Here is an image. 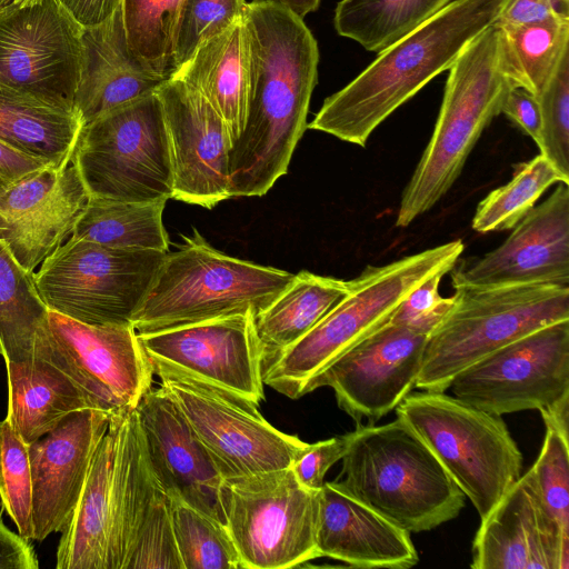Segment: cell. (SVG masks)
Listing matches in <instances>:
<instances>
[{"label":"cell","instance_id":"46","mask_svg":"<svg viewBox=\"0 0 569 569\" xmlns=\"http://www.w3.org/2000/svg\"><path fill=\"white\" fill-rule=\"evenodd\" d=\"M501 113L538 144L541 133V117L536 96L521 87H512L506 97Z\"/></svg>","mask_w":569,"mask_h":569},{"label":"cell","instance_id":"41","mask_svg":"<svg viewBox=\"0 0 569 569\" xmlns=\"http://www.w3.org/2000/svg\"><path fill=\"white\" fill-rule=\"evenodd\" d=\"M546 429L540 453L529 470L547 509L569 531V439Z\"/></svg>","mask_w":569,"mask_h":569},{"label":"cell","instance_id":"23","mask_svg":"<svg viewBox=\"0 0 569 569\" xmlns=\"http://www.w3.org/2000/svg\"><path fill=\"white\" fill-rule=\"evenodd\" d=\"M110 416L97 409L73 412L53 430L28 445L33 540L43 541L68 526Z\"/></svg>","mask_w":569,"mask_h":569},{"label":"cell","instance_id":"52","mask_svg":"<svg viewBox=\"0 0 569 569\" xmlns=\"http://www.w3.org/2000/svg\"><path fill=\"white\" fill-rule=\"evenodd\" d=\"M1 353H2V352H1V347H0V356H1Z\"/></svg>","mask_w":569,"mask_h":569},{"label":"cell","instance_id":"14","mask_svg":"<svg viewBox=\"0 0 569 569\" xmlns=\"http://www.w3.org/2000/svg\"><path fill=\"white\" fill-rule=\"evenodd\" d=\"M448 390L496 416L551 406L569 395V320L495 350L460 371Z\"/></svg>","mask_w":569,"mask_h":569},{"label":"cell","instance_id":"5","mask_svg":"<svg viewBox=\"0 0 569 569\" xmlns=\"http://www.w3.org/2000/svg\"><path fill=\"white\" fill-rule=\"evenodd\" d=\"M512 87L502 63L500 28L493 23L449 68L432 134L400 198L397 227L409 226L450 190Z\"/></svg>","mask_w":569,"mask_h":569},{"label":"cell","instance_id":"10","mask_svg":"<svg viewBox=\"0 0 569 569\" xmlns=\"http://www.w3.org/2000/svg\"><path fill=\"white\" fill-rule=\"evenodd\" d=\"M166 254L71 236L33 278L48 310L87 325H131Z\"/></svg>","mask_w":569,"mask_h":569},{"label":"cell","instance_id":"37","mask_svg":"<svg viewBox=\"0 0 569 569\" xmlns=\"http://www.w3.org/2000/svg\"><path fill=\"white\" fill-rule=\"evenodd\" d=\"M183 569H242L226 526L177 497H168Z\"/></svg>","mask_w":569,"mask_h":569},{"label":"cell","instance_id":"25","mask_svg":"<svg viewBox=\"0 0 569 569\" xmlns=\"http://www.w3.org/2000/svg\"><path fill=\"white\" fill-rule=\"evenodd\" d=\"M164 81L131 49L121 7L104 22L82 29L73 106L83 126L117 107L157 92Z\"/></svg>","mask_w":569,"mask_h":569},{"label":"cell","instance_id":"28","mask_svg":"<svg viewBox=\"0 0 569 569\" xmlns=\"http://www.w3.org/2000/svg\"><path fill=\"white\" fill-rule=\"evenodd\" d=\"M117 426L110 416L76 510L61 531L57 569H108L111 496L117 456Z\"/></svg>","mask_w":569,"mask_h":569},{"label":"cell","instance_id":"32","mask_svg":"<svg viewBox=\"0 0 569 569\" xmlns=\"http://www.w3.org/2000/svg\"><path fill=\"white\" fill-rule=\"evenodd\" d=\"M48 308L33 272L22 268L0 240V347L4 362H23L46 333Z\"/></svg>","mask_w":569,"mask_h":569},{"label":"cell","instance_id":"39","mask_svg":"<svg viewBox=\"0 0 569 569\" xmlns=\"http://www.w3.org/2000/svg\"><path fill=\"white\" fill-rule=\"evenodd\" d=\"M537 99L541 117L537 144L540 154L569 182V50Z\"/></svg>","mask_w":569,"mask_h":569},{"label":"cell","instance_id":"24","mask_svg":"<svg viewBox=\"0 0 569 569\" xmlns=\"http://www.w3.org/2000/svg\"><path fill=\"white\" fill-rule=\"evenodd\" d=\"M316 546L329 557L356 568L408 569L419 562L410 533L336 481L318 491Z\"/></svg>","mask_w":569,"mask_h":569},{"label":"cell","instance_id":"19","mask_svg":"<svg viewBox=\"0 0 569 569\" xmlns=\"http://www.w3.org/2000/svg\"><path fill=\"white\" fill-rule=\"evenodd\" d=\"M496 249L450 270L453 288L569 284V184L523 217Z\"/></svg>","mask_w":569,"mask_h":569},{"label":"cell","instance_id":"31","mask_svg":"<svg viewBox=\"0 0 569 569\" xmlns=\"http://www.w3.org/2000/svg\"><path fill=\"white\" fill-rule=\"evenodd\" d=\"M166 199L122 201L90 197L72 237L111 248L168 252Z\"/></svg>","mask_w":569,"mask_h":569},{"label":"cell","instance_id":"4","mask_svg":"<svg viewBox=\"0 0 569 569\" xmlns=\"http://www.w3.org/2000/svg\"><path fill=\"white\" fill-rule=\"evenodd\" d=\"M335 480L355 498L408 531L455 519L466 496L426 442L400 418L357 425Z\"/></svg>","mask_w":569,"mask_h":569},{"label":"cell","instance_id":"18","mask_svg":"<svg viewBox=\"0 0 569 569\" xmlns=\"http://www.w3.org/2000/svg\"><path fill=\"white\" fill-rule=\"evenodd\" d=\"M170 144L172 197L211 209L230 198L228 156L232 139L212 106L177 77L157 90Z\"/></svg>","mask_w":569,"mask_h":569},{"label":"cell","instance_id":"7","mask_svg":"<svg viewBox=\"0 0 569 569\" xmlns=\"http://www.w3.org/2000/svg\"><path fill=\"white\" fill-rule=\"evenodd\" d=\"M453 303L429 335L416 388L447 391L463 369L495 350L569 320V284L455 288Z\"/></svg>","mask_w":569,"mask_h":569},{"label":"cell","instance_id":"26","mask_svg":"<svg viewBox=\"0 0 569 569\" xmlns=\"http://www.w3.org/2000/svg\"><path fill=\"white\" fill-rule=\"evenodd\" d=\"M172 77L204 97L233 143L244 128L249 101L250 43L243 18L201 42Z\"/></svg>","mask_w":569,"mask_h":569},{"label":"cell","instance_id":"20","mask_svg":"<svg viewBox=\"0 0 569 569\" xmlns=\"http://www.w3.org/2000/svg\"><path fill=\"white\" fill-rule=\"evenodd\" d=\"M89 198L72 162L31 172L0 194V240L22 268L34 272L72 236Z\"/></svg>","mask_w":569,"mask_h":569},{"label":"cell","instance_id":"50","mask_svg":"<svg viewBox=\"0 0 569 569\" xmlns=\"http://www.w3.org/2000/svg\"><path fill=\"white\" fill-rule=\"evenodd\" d=\"M539 412L542 416L546 427L552 428L565 438H568L569 395Z\"/></svg>","mask_w":569,"mask_h":569},{"label":"cell","instance_id":"1","mask_svg":"<svg viewBox=\"0 0 569 569\" xmlns=\"http://www.w3.org/2000/svg\"><path fill=\"white\" fill-rule=\"evenodd\" d=\"M243 20L250 87L246 124L228 156L230 197L263 196L287 173L318 78V44L303 19L253 0Z\"/></svg>","mask_w":569,"mask_h":569},{"label":"cell","instance_id":"44","mask_svg":"<svg viewBox=\"0 0 569 569\" xmlns=\"http://www.w3.org/2000/svg\"><path fill=\"white\" fill-rule=\"evenodd\" d=\"M348 447V435L308 443L298 456L291 469L298 481L306 488L319 491L327 471L342 459Z\"/></svg>","mask_w":569,"mask_h":569},{"label":"cell","instance_id":"42","mask_svg":"<svg viewBox=\"0 0 569 569\" xmlns=\"http://www.w3.org/2000/svg\"><path fill=\"white\" fill-rule=\"evenodd\" d=\"M126 569H183L168 496L161 490L144 520Z\"/></svg>","mask_w":569,"mask_h":569},{"label":"cell","instance_id":"38","mask_svg":"<svg viewBox=\"0 0 569 569\" xmlns=\"http://www.w3.org/2000/svg\"><path fill=\"white\" fill-rule=\"evenodd\" d=\"M0 500L18 533L33 540L32 478L28 445L0 421Z\"/></svg>","mask_w":569,"mask_h":569},{"label":"cell","instance_id":"30","mask_svg":"<svg viewBox=\"0 0 569 569\" xmlns=\"http://www.w3.org/2000/svg\"><path fill=\"white\" fill-rule=\"evenodd\" d=\"M349 280L301 271L254 317L263 366L311 330L343 297Z\"/></svg>","mask_w":569,"mask_h":569},{"label":"cell","instance_id":"3","mask_svg":"<svg viewBox=\"0 0 569 569\" xmlns=\"http://www.w3.org/2000/svg\"><path fill=\"white\" fill-rule=\"evenodd\" d=\"M465 250L457 239L383 266H368L311 330L263 366L268 387L299 399L342 353L386 323L395 309L423 281L446 274Z\"/></svg>","mask_w":569,"mask_h":569},{"label":"cell","instance_id":"36","mask_svg":"<svg viewBox=\"0 0 569 569\" xmlns=\"http://www.w3.org/2000/svg\"><path fill=\"white\" fill-rule=\"evenodd\" d=\"M183 0H122L121 11L128 42L156 76L174 74V40Z\"/></svg>","mask_w":569,"mask_h":569},{"label":"cell","instance_id":"40","mask_svg":"<svg viewBox=\"0 0 569 569\" xmlns=\"http://www.w3.org/2000/svg\"><path fill=\"white\" fill-rule=\"evenodd\" d=\"M246 7L244 0H183L174 40L177 70L201 42L242 19Z\"/></svg>","mask_w":569,"mask_h":569},{"label":"cell","instance_id":"49","mask_svg":"<svg viewBox=\"0 0 569 569\" xmlns=\"http://www.w3.org/2000/svg\"><path fill=\"white\" fill-rule=\"evenodd\" d=\"M122 0H59L68 13L82 28L98 26L109 19Z\"/></svg>","mask_w":569,"mask_h":569},{"label":"cell","instance_id":"27","mask_svg":"<svg viewBox=\"0 0 569 569\" xmlns=\"http://www.w3.org/2000/svg\"><path fill=\"white\" fill-rule=\"evenodd\" d=\"M83 122L73 103L0 86V141L54 168L72 162Z\"/></svg>","mask_w":569,"mask_h":569},{"label":"cell","instance_id":"33","mask_svg":"<svg viewBox=\"0 0 569 569\" xmlns=\"http://www.w3.org/2000/svg\"><path fill=\"white\" fill-rule=\"evenodd\" d=\"M452 0H341L333 24L339 36L368 51L385 50L432 18Z\"/></svg>","mask_w":569,"mask_h":569},{"label":"cell","instance_id":"16","mask_svg":"<svg viewBox=\"0 0 569 569\" xmlns=\"http://www.w3.org/2000/svg\"><path fill=\"white\" fill-rule=\"evenodd\" d=\"M82 29L59 0H0V86L73 103Z\"/></svg>","mask_w":569,"mask_h":569},{"label":"cell","instance_id":"34","mask_svg":"<svg viewBox=\"0 0 569 569\" xmlns=\"http://www.w3.org/2000/svg\"><path fill=\"white\" fill-rule=\"evenodd\" d=\"M499 28L508 78L516 87L539 96L569 50V19L550 18Z\"/></svg>","mask_w":569,"mask_h":569},{"label":"cell","instance_id":"35","mask_svg":"<svg viewBox=\"0 0 569 569\" xmlns=\"http://www.w3.org/2000/svg\"><path fill=\"white\" fill-rule=\"evenodd\" d=\"M568 183L542 154L519 164L509 182L493 189L477 206L472 229L480 233L512 229L552 184Z\"/></svg>","mask_w":569,"mask_h":569},{"label":"cell","instance_id":"2","mask_svg":"<svg viewBox=\"0 0 569 569\" xmlns=\"http://www.w3.org/2000/svg\"><path fill=\"white\" fill-rule=\"evenodd\" d=\"M503 1L452 0L328 97L308 128L366 147L379 124L495 23Z\"/></svg>","mask_w":569,"mask_h":569},{"label":"cell","instance_id":"15","mask_svg":"<svg viewBox=\"0 0 569 569\" xmlns=\"http://www.w3.org/2000/svg\"><path fill=\"white\" fill-rule=\"evenodd\" d=\"M227 481L290 468L308 442L271 426L256 406L198 385L160 378Z\"/></svg>","mask_w":569,"mask_h":569},{"label":"cell","instance_id":"12","mask_svg":"<svg viewBox=\"0 0 569 569\" xmlns=\"http://www.w3.org/2000/svg\"><path fill=\"white\" fill-rule=\"evenodd\" d=\"M153 375L188 381L258 407L263 351L254 313H238L138 333Z\"/></svg>","mask_w":569,"mask_h":569},{"label":"cell","instance_id":"6","mask_svg":"<svg viewBox=\"0 0 569 569\" xmlns=\"http://www.w3.org/2000/svg\"><path fill=\"white\" fill-rule=\"evenodd\" d=\"M164 260L131 325L138 333L264 310L293 273L229 257L194 229Z\"/></svg>","mask_w":569,"mask_h":569},{"label":"cell","instance_id":"43","mask_svg":"<svg viewBox=\"0 0 569 569\" xmlns=\"http://www.w3.org/2000/svg\"><path fill=\"white\" fill-rule=\"evenodd\" d=\"M443 274H436L416 288L391 313L388 321L430 335L453 303V297L443 298L439 284Z\"/></svg>","mask_w":569,"mask_h":569},{"label":"cell","instance_id":"8","mask_svg":"<svg viewBox=\"0 0 569 569\" xmlns=\"http://www.w3.org/2000/svg\"><path fill=\"white\" fill-rule=\"evenodd\" d=\"M432 450L480 519L522 475V453L501 416L446 391L410 392L395 409Z\"/></svg>","mask_w":569,"mask_h":569},{"label":"cell","instance_id":"17","mask_svg":"<svg viewBox=\"0 0 569 569\" xmlns=\"http://www.w3.org/2000/svg\"><path fill=\"white\" fill-rule=\"evenodd\" d=\"M428 337L387 321L319 375L312 391L330 387L357 425H373L416 388Z\"/></svg>","mask_w":569,"mask_h":569},{"label":"cell","instance_id":"9","mask_svg":"<svg viewBox=\"0 0 569 569\" xmlns=\"http://www.w3.org/2000/svg\"><path fill=\"white\" fill-rule=\"evenodd\" d=\"M72 163L90 197L122 201L170 199V144L157 92L84 124Z\"/></svg>","mask_w":569,"mask_h":569},{"label":"cell","instance_id":"11","mask_svg":"<svg viewBox=\"0 0 569 569\" xmlns=\"http://www.w3.org/2000/svg\"><path fill=\"white\" fill-rule=\"evenodd\" d=\"M223 512L242 569H287L319 558L318 491L291 467L224 482Z\"/></svg>","mask_w":569,"mask_h":569},{"label":"cell","instance_id":"47","mask_svg":"<svg viewBox=\"0 0 569 569\" xmlns=\"http://www.w3.org/2000/svg\"><path fill=\"white\" fill-rule=\"evenodd\" d=\"M37 553L30 540L11 531L0 513V569H37Z\"/></svg>","mask_w":569,"mask_h":569},{"label":"cell","instance_id":"13","mask_svg":"<svg viewBox=\"0 0 569 569\" xmlns=\"http://www.w3.org/2000/svg\"><path fill=\"white\" fill-rule=\"evenodd\" d=\"M59 368L93 409L110 415L137 408L151 388L152 369L132 325H87L48 310L34 348Z\"/></svg>","mask_w":569,"mask_h":569},{"label":"cell","instance_id":"45","mask_svg":"<svg viewBox=\"0 0 569 569\" xmlns=\"http://www.w3.org/2000/svg\"><path fill=\"white\" fill-rule=\"evenodd\" d=\"M550 18L569 19V0H505L496 26H516Z\"/></svg>","mask_w":569,"mask_h":569},{"label":"cell","instance_id":"21","mask_svg":"<svg viewBox=\"0 0 569 569\" xmlns=\"http://www.w3.org/2000/svg\"><path fill=\"white\" fill-rule=\"evenodd\" d=\"M473 569H568L569 531L542 501L528 469L481 519Z\"/></svg>","mask_w":569,"mask_h":569},{"label":"cell","instance_id":"29","mask_svg":"<svg viewBox=\"0 0 569 569\" xmlns=\"http://www.w3.org/2000/svg\"><path fill=\"white\" fill-rule=\"evenodd\" d=\"M6 369L4 420L27 445L53 430L73 412L93 409L71 379L40 356L23 362H6Z\"/></svg>","mask_w":569,"mask_h":569},{"label":"cell","instance_id":"22","mask_svg":"<svg viewBox=\"0 0 569 569\" xmlns=\"http://www.w3.org/2000/svg\"><path fill=\"white\" fill-rule=\"evenodd\" d=\"M152 472L168 497H177L226 526L224 480L193 429L159 387L137 406Z\"/></svg>","mask_w":569,"mask_h":569},{"label":"cell","instance_id":"51","mask_svg":"<svg viewBox=\"0 0 569 569\" xmlns=\"http://www.w3.org/2000/svg\"><path fill=\"white\" fill-rule=\"evenodd\" d=\"M276 3L300 19L318 9L321 0H260Z\"/></svg>","mask_w":569,"mask_h":569},{"label":"cell","instance_id":"48","mask_svg":"<svg viewBox=\"0 0 569 569\" xmlns=\"http://www.w3.org/2000/svg\"><path fill=\"white\" fill-rule=\"evenodd\" d=\"M44 167L52 166L0 141V194L26 176Z\"/></svg>","mask_w":569,"mask_h":569}]
</instances>
